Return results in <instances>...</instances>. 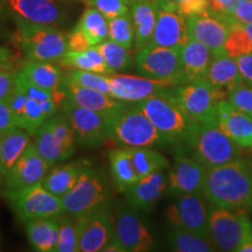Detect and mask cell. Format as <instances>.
I'll list each match as a JSON object with an SVG mask.
<instances>
[{
    "label": "cell",
    "mask_w": 252,
    "mask_h": 252,
    "mask_svg": "<svg viewBox=\"0 0 252 252\" xmlns=\"http://www.w3.org/2000/svg\"><path fill=\"white\" fill-rule=\"evenodd\" d=\"M64 99L62 88L56 93L41 89L19 70L7 102L18 127L35 135L41 126L59 112Z\"/></svg>",
    "instance_id": "1"
},
{
    "label": "cell",
    "mask_w": 252,
    "mask_h": 252,
    "mask_svg": "<svg viewBox=\"0 0 252 252\" xmlns=\"http://www.w3.org/2000/svg\"><path fill=\"white\" fill-rule=\"evenodd\" d=\"M202 193L216 207L245 210L252 207L251 165L238 159L208 168Z\"/></svg>",
    "instance_id": "2"
},
{
    "label": "cell",
    "mask_w": 252,
    "mask_h": 252,
    "mask_svg": "<svg viewBox=\"0 0 252 252\" xmlns=\"http://www.w3.org/2000/svg\"><path fill=\"white\" fill-rule=\"evenodd\" d=\"M106 137L124 147H152L165 143L145 113L137 105L122 106L105 117Z\"/></svg>",
    "instance_id": "3"
},
{
    "label": "cell",
    "mask_w": 252,
    "mask_h": 252,
    "mask_svg": "<svg viewBox=\"0 0 252 252\" xmlns=\"http://www.w3.org/2000/svg\"><path fill=\"white\" fill-rule=\"evenodd\" d=\"M165 91L188 117L198 124L217 123V106L228 99L229 94L208 81L187 82Z\"/></svg>",
    "instance_id": "4"
},
{
    "label": "cell",
    "mask_w": 252,
    "mask_h": 252,
    "mask_svg": "<svg viewBox=\"0 0 252 252\" xmlns=\"http://www.w3.org/2000/svg\"><path fill=\"white\" fill-rule=\"evenodd\" d=\"M17 41L20 49L33 61L58 62L67 52L68 35L49 25H41L14 18Z\"/></svg>",
    "instance_id": "5"
},
{
    "label": "cell",
    "mask_w": 252,
    "mask_h": 252,
    "mask_svg": "<svg viewBox=\"0 0 252 252\" xmlns=\"http://www.w3.org/2000/svg\"><path fill=\"white\" fill-rule=\"evenodd\" d=\"M135 105L162 135L165 143H186L197 123L188 117L166 91L153 94Z\"/></svg>",
    "instance_id": "6"
},
{
    "label": "cell",
    "mask_w": 252,
    "mask_h": 252,
    "mask_svg": "<svg viewBox=\"0 0 252 252\" xmlns=\"http://www.w3.org/2000/svg\"><path fill=\"white\" fill-rule=\"evenodd\" d=\"M187 145L190 157L208 168L226 165L241 159V149L217 125L196 124L188 137Z\"/></svg>",
    "instance_id": "7"
},
{
    "label": "cell",
    "mask_w": 252,
    "mask_h": 252,
    "mask_svg": "<svg viewBox=\"0 0 252 252\" xmlns=\"http://www.w3.org/2000/svg\"><path fill=\"white\" fill-rule=\"evenodd\" d=\"M35 146L50 166L70 158L75 152V134L64 115L53 116L35 133Z\"/></svg>",
    "instance_id": "8"
},
{
    "label": "cell",
    "mask_w": 252,
    "mask_h": 252,
    "mask_svg": "<svg viewBox=\"0 0 252 252\" xmlns=\"http://www.w3.org/2000/svg\"><path fill=\"white\" fill-rule=\"evenodd\" d=\"M252 235V223L245 210L217 207L209 213V237L222 251H237Z\"/></svg>",
    "instance_id": "9"
},
{
    "label": "cell",
    "mask_w": 252,
    "mask_h": 252,
    "mask_svg": "<svg viewBox=\"0 0 252 252\" xmlns=\"http://www.w3.org/2000/svg\"><path fill=\"white\" fill-rule=\"evenodd\" d=\"M5 196L19 220L23 223L36 219L56 217L63 213L61 197L47 190L41 182L5 194Z\"/></svg>",
    "instance_id": "10"
},
{
    "label": "cell",
    "mask_w": 252,
    "mask_h": 252,
    "mask_svg": "<svg viewBox=\"0 0 252 252\" xmlns=\"http://www.w3.org/2000/svg\"><path fill=\"white\" fill-rule=\"evenodd\" d=\"M106 196L102 179L88 163L74 187L61 197L62 212L72 217L83 216L102 206Z\"/></svg>",
    "instance_id": "11"
},
{
    "label": "cell",
    "mask_w": 252,
    "mask_h": 252,
    "mask_svg": "<svg viewBox=\"0 0 252 252\" xmlns=\"http://www.w3.org/2000/svg\"><path fill=\"white\" fill-rule=\"evenodd\" d=\"M135 67L141 76L187 83L182 72L181 48L147 45L137 52Z\"/></svg>",
    "instance_id": "12"
},
{
    "label": "cell",
    "mask_w": 252,
    "mask_h": 252,
    "mask_svg": "<svg viewBox=\"0 0 252 252\" xmlns=\"http://www.w3.org/2000/svg\"><path fill=\"white\" fill-rule=\"evenodd\" d=\"M167 220L175 228L209 237V214L200 193L180 195L166 210Z\"/></svg>",
    "instance_id": "13"
},
{
    "label": "cell",
    "mask_w": 252,
    "mask_h": 252,
    "mask_svg": "<svg viewBox=\"0 0 252 252\" xmlns=\"http://www.w3.org/2000/svg\"><path fill=\"white\" fill-rule=\"evenodd\" d=\"M234 23L229 15L217 14L210 9L187 18L190 39L206 45L214 55L223 54V46Z\"/></svg>",
    "instance_id": "14"
},
{
    "label": "cell",
    "mask_w": 252,
    "mask_h": 252,
    "mask_svg": "<svg viewBox=\"0 0 252 252\" xmlns=\"http://www.w3.org/2000/svg\"><path fill=\"white\" fill-rule=\"evenodd\" d=\"M78 232V251L97 252L113 238L115 224L104 207H98L86 215L76 217Z\"/></svg>",
    "instance_id": "15"
},
{
    "label": "cell",
    "mask_w": 252,
    "mask_h": 252,
    "mask_svg": "<svg viewBox=\"0 0 252 252\" xmlns=\"http://www.w3.org/2000/svg\"><path fill=\"white\" fill-rule=\"evenodd\" d=\"M61 110L70 123L75 139L82 146L96 147L106 138L105 117L93 110L82 108L64 99Z\"/></svg>",
    "instance_id": "16"
},
{
    "label": "cell",
    "mask_w": 252,
    "mask_h": 252,
    "mask_svg": "<svg viewBox=\"0 0 252 252\" xmlns=\"http://www.w3.org/2000/svg\"><path fill=\"white\" fill-rule=\"evenodd\" d=\"M110 94L113 98L125 103H138L149 98L153 94L178 86L175 82L167 80H157L146 76L135 75L115 74L109 75Z\"/></svg>",
    "instance_id": "17"
},
{
    "label": "cell",
    "mask_w": 252,
    "mask_h": 252,
    "mask_svg": "<svg viewBox=\"0 0 252 252\" xmlns=\"http://www.w3.org/2000/svg\"><path fill=\"white\" fill-rule=\"evenodd\" d=\"M50 167L52 166L37 152L35 144H31L5 174L4 194L42 182Z\"/></svg>",
    "instance_id": "18"
},
{
    "label": "cell",
    "mask_w": 252,
    "mask_h": 252,
    "mask_svg": "<svg viewBox=\"0 0 252 252\" xmlns=\"http://www.w3.org/2000/svg\"><path fill=\"white\" fill-rule=\"evenodd\" d=\"M113 239L124 252H146L153 248L154 238L143 220L132 210L124 209L115 222Z\"/></svg>",
    "instance_id": "19"
},
{
    "label": "cell",
    "mask_w": 252,
    "mask_h": 252,
    "mask_svg": "<svg viewBox=\"0 0 252 252\" xmlns=\"http://www.w3.org/2000/svg\"><path fill=\"white\" fill-rule=\"evenodd\" d=\"M208 167L193 157L179 154L168 176V186L172 194L185 195L202 193Z\"/></svg>",
    "instance_id": "20"
},
{
    "label": "cell",
    "mask_w": 252,
    "mask_h": 252,
    "mask_svg": "<svg viewBox=\"0 0 252 252\" xmlns=\"http://www.w3.org/2000/svg\"><path fill=\"white\" fill-rule=\"evenodd\" d=\"M216 122L234 143L242 149L252 150V118L236 109L228 99L217 106Z\"/></svg>",
    "instance_id": "21"
},
{
    "label": "cell",
    "mask_w": 252,
    "mask_h": 252,
    "mask_svg": "<svg viewBox=\"0 0 252 252\" xmlns=\"http://www.w3.org/2000/svg\"><path fill=\"white\" fill-rule=\"evenodd\" d=\"M61 88L65 94V99H68L69 102L82 106V108L98 112L104 117L125 105V102L113 98L110 94L81 87L68 81L65 77L63 78Z\"/></svg>",
    "instance_id": "22"
},
{
    "label": "cell",
    "mask_w": 252,
    "mask_h": 252,
    "mask_svg": "<svg viewBox=\"0 0 252 252\" xmlns=\"http://www.w3.org/2000/svg\"><path fill=\"white\" fill-rule=\"evenodd\" d=\"M18 17L32 23L56 26L63 23L64 12L54 0H7Z\"/></svg>",
    "instance_id": "23"
},
{
    "label": "cell",
    "mask_w": 252,
    "mask_h": 252,
    "mask_svg": "<svg viewBox=\"0 0 252 252\" xmlns=\"http://www.w3.org/2000/svg\"><path fill=\"white\" fill-rule=\"evenodd\" d=\"M167 179L161 172L140 178L124 191L131 207L150 212L165 193Z\"/></svg>",
    "instance_id": "24"
},
{
    "label": "cell",
    "mask_w": 252,
    "mask_h": 252,
    "mask_svg": "<svg viewBox=\"0 0 252 252\" xmlns=\"http://www.w3.org/2000/svg\"><path fill=\"white\" fill-rule=\"evenodd\" d=\"M214 58L213 52L196 40H189L181 48L182 72L187 82L204 81Z\"/></svg>",
    "instance_id": "25"
},
{
    "label": "cell",
    "mask_w": 252,
    "mask_h": 252,
    "mask_svg": "<svg viewBox=\"0 0 252 252\" xmlns=\"http://www.w3.org/2000/svg\"><path fill=\"white\" fill-rule=\"evenodd\" d=\"M131 17L134 27V48L139 52L151 42L157 23V7L152 0H132Z\"/></svg>",
    "instance_id": "26"
},
{
    "label": "cell",
    "mask_w": 252,
    "mask_h": 252,
    "mask_svg": "<svg viewBox=\"0 0 252 252\" xmlns=\"http://www.w3.org/2000/svg\"><path fill=\"white\" fill-rule=\"evenodd\" d=\"M60 223L58 216L32 220L26 223L28 242L39 252H55L59 244Z\"/></svg>",
    "instance_id": "27"
},
{
    "label": "cell",
    "mask_w": 252,
    "mask_h": 252,
    "mask_svg": "<svg viewBox=\"0 0 252 252\" xmlns=\"http://www.w3.org/2000/svg\"><path fill=\"white\" fill-rule=\"evenodd\" d=\"M204 81H208L220 89L225 90L228 94L245 84L239 74L236 60L224 54L214 55Z\"/></svg>",
    "instance_id": "28"
},
{
    "label": "cell",
    "mask_w": 252,
    "mask_h": 252,
    "mask_svg": "<svg viewBox=\"0 0 252 252\" xmlns=\"http://www.w3.org/2000/svg\"><path fill=\"white\" fill-rule=\"evenodd\" d=\"M20 71L36 87L52 93L61 90L63 82L62 69L52 62L33 61L30 60L24 63Z\"/></svg>",
    "instance_id": "29"
},
{
    "label": "cell",
    "mask_w": 252,
    "mask_h": 252,
    "mask_svg": "<svg viewBox=\"0 0 252 252\" xmlns=\"http://www.w3.org/2000/svg\"><path fill=\"white\" fill-rule=\"evenodd\" d=\"M88 163L89 162L84 160H80V161L56 166L54 169L47 173L41 184L52 194L62 197L74 187L78 180V176Z\"/></svg>",
    "instance_id": "30"
},
{
    "label": "cell",
    "mask_w": 252,
    "mask_h": 252,
    "mask_svg": "<svg viewBox=\"0 0 252 252\" xmlns=\"http://www.w3.org/2000/svg\"><path fill=\"white\" fill-rule=\"evenodd\" d=\"M58 63L60 67H64L68 69H76V70H84L97 72V74L103 75H112L115 74L106 62L104 61V58L97 49L96 46L90 47L88 50L84 52H69L67 50L65 54L59 60Z\"/></svg>",
    "instance_id": "31"
},
{
    "label": "cell",
    "mask_w": 252,
    "mask_h": 252,
    "mask_svg": "<svg viewBox=\"0 0 252 252\" xmlns=\"http://www.w3.org/2000/svg\"><path fill=\"white\" fill-rule=\"evenodd\" d=\"M30 135L20 127H15L4 134L0 156V171L4 176L31 145Z\"/></svg>",
    "instance_id": "32"
},
{
    "label": "cell",
    "mask_w": 252,
    "mask_h": 252,
    "mask_svg": "<svg viewBox=\"0 0 252 252\" xmlns=\"http://www.w3.org/2000/svg\"><path fill=\"white\" fill-rule=\"evenodd\" d=\"M111 174L116 187L119 191L124 193L130 186L139 180V176L135 172L132 162L130 152L127 147L113 150L109 153Z\"/></svg>",
    "instance_id": "33"
},
{
    "label": "cell",
    "mask_w": 252,
    "mask_h": 252,
    "mask_svg": "<svg viewBox=\"0 0 252 252\" xmlns=\"http://www.w3.org/2000/svg\"><path fill=\"white\" fill-rule=\"evenodd\" d=\"M137 175L140 178L161 172L168 167V160L150 147H127Z\"/></svg>",
    "instance_id": "34"
},
{
    "label": "cell",
    "mask_w": 252,
    "mask_h": 252,
    "mask_svg": "<svg viewBox=\"0 0 252 252\" xmlns=\"http://www.w3.org/2000/svg\"><path fill=\"white\" fill-rule=\"evenodd\" d=\"M76 26L86 33L93 46L99 45L109 37L108 19L94 7L84 11Z\"/></svg>",
    "instance_id": "35"
},
{
    "label": "cell",
    "mask_w": 252,
    "mask_h": 252,
    "mask_svg": "<svg viewBox=\"0 0 252 252\" xmlns=\"http://www.w3.org/2000/svg\"><path fill=\"white\" fill-rule=\"evenodd\" d=\"M169 243L173 250L179 252H210L215 250V247L210 238L175 228L169 235Z\"/></svg>",
    "instance_id": "36"
},
{
    "label": "cell",
    "mask_w": 252,
    "mask_h": 252,
    "mask_svg": "<svg viewBox=\"0 0 252 252\" xmlns=\"http://www.w3.org/2000/svg\"><path fill=\"white\" fill-rule=\"evenodd\" d=\"M97 49L104 58V61L113 72L124 71L133 65V58L130 49H126L111 40H105L97 45Z\"/></svg>",
    "instance_id": "37"
},
{
    "label": "cell",
    "mask_w": 252,
    "mask_h": 252,
    "mask_svg": "<svg viewBox=\"0 0 252 252\" xmlns=\"http://www.w3.org/2000/svg\"><path fill=\"white\" fill-rule=\"evenodd\" d=\"M252 53V40L241 24L235 21L230 27L228 37L223 46V54L237 59Z\"/></svg>",
    "instance_id": "38"
},
{
    "label": "cell",
    "mask_w": 252,
    "mask_h": 252,
    "mask_svg": "<svg viewBox=\"0 0 252 252\" xmlns=\"http://www.w3.org/2000/svg\"><path fill=\"white\" fill-rule=\"evenodd\" d=\"M109 39L126 49H132L134 45V27L130 13L119 15L108 20Z\"/></svg>",
    "instance_id": "39"
},
{
    "label": "cell",
    "mask_w": 252,
    "mask_h": 252,
    "mask_svg": "<svg viewBox=\"0 0 252 252\" xmlns=\"http://www.w3.org/2000/svg\"><path fill=\"white\" fill-rule=\"evenodd\" d=\"M65 78H67L68 81L72 82V83L78 84V86L81 87H86L89 88V89L100 91V93L106 94H110V93H111L109 75L71 69V71L69 72L68 76ZM110 96H111V94H110Z\"/></svg>",
    "instance_id": "40"
},
{
    "label": "cell",
    "mask_w": 252,
    "mask_h": 252,
    "mask_svg": "<svg viewBox=\"0 0 252 252\" xmlns=\"http://www.w3.org/2000/svg\"><path fill=\"white\" fill-rule=\"evenodd\" d=\"M59 244L55 252H77L78 232L76 217H61V219H59Z\"/></svg>",
    "instance_id": "41"
},
{
    "label": "cell",
    "mask_w": 252,
    "mask_h": 252,
    "mask_svg": "<svg viewBox=\"0 0 252 252\" xmlns=\"http://www.w3.org/2000/svg\"><path fill=\"white\" fill-rule=\"evenodd\" d=\"M132 0H86L89 7H94L102 13L108 20L119 15L127 14Z\"/></svg>",
    "instance_id": "42"
},
{
    "label": "cell",
    "mask_w": 252,
    "mask_h": 252,
    "mask_svg": "<svg viewBox=\"0 0 252 252\" xmlns=\"http://www.w3.org/2000/svg\"><path fill=\"white\" fill-rule=\"evenodd\" d=\"M228 100L236 109L252 118V87L243 84L236 88L229 93Z\"/></svg>",
    "instance_id": "43"
},
{
    "label": "cell",
    "mask_w": 252,
    "mask_h": 252,
    "mask_svg": "<svg viewBox=\"0 0 252 252\" xmlns=\"http://www.w3.org/2000/svg\"><path fill=\"white\" fill-rule=\"evenodd\" d=\"M17 72L11 64L0 65V102L7 99L11 94L15 84Z\"/></svg>",
    "instance_id": "44"
},
{
    "label": "cell",
    "mask_w": 252,
    "mask_h": 252,
    "mask_svg": "<svg viewBox=\"0 0 252 252\" xmlns=\"http://www.w3.org/2000/svg\"><path fill=\"white\" fill-rule=\"evenodd\" d=\"M90 47H93V45H91L89 37L77 26L68 34L67 50H69V52H84V50L89 49Z\"/></svg>",
    "instance_id": "45"
},
{
    "label": "cell",
    "mask_w": 252,
    "mask_h": 252,
    "mask_svg": "<svg viewBox=\"0 0 252 252\" xmlns=\"http://www.w3.org/2000/svg\"><path fill=\"white\" fill-rule=\"evenodd\" d=\"M178 5L179 12L185 18L190 15L203 13L209 9V1L208 0H174Z\"/></svg>",
    "instance_id": "46"
},
{
    "label": "cell",
    "mask_w": 252,
    "mask_h": 252,
    "mask_svg": "<svg viewBox=\"0 0 252 252\" xmlns=\"http://www.w3.org/2000/svg\"><path fill=\"white\" fill-rule=\"evenodd\" d=\"M229 15L239 24H252V0H236Z\"/></svg>",
    "instance_id": "47"
},
{
    "label": "cell",
    "mask_w": 252,
    "mask_h": 252,
    "mask_svg": "<svg viewBox=\"0 0 252 252\" xmlns=\"http://www.w3.org/2000/svg\"><path fill=\"white\" fill-rule=\"evenodd\" d=\"M15 127H18L17 122H15L14 115L7 99L1 100L0 102V133L5 134Z\"/></svg>",
    "instance_id": "48"
},
{
    "label": "cell",
    "mask_w": 252,
    "mask_h": 252,
    "mask_svg": "<svg viewBox=\"0 0 252 252\" xmlns=\"http://www.w3.org/2000/svg\"><path fill=\"white\" fill-rule=\"evenodd\" d=\"M238 65L239 74L247 86L252 87V53L235 59Z\"/></svg>",
    "instance_id": "49"
},
{
    "label": "cell",
    "mask_w": 252,
    "mask_h": 252,
    "mask_svg": "<svg viewBox=\"0 0 252 252\" xmlns=\"http://www.w3.org/2000/svg\"><path fill=\"white\" fill-rule=\"evenodd\" d=\"M208 1H209L210 11L220 15H229L236 0H208Z\"/></svg>",
    "instance_id": "50"
},
{
    "label": "cell",
    "mask_w": 252,
    "mask_h": 252,
    "mask_svg": "<svg viewBox=\"0 0 252 252\" xmlns=\"http://www.w3.org/2000/svg\"><path fill=\"white\" fill-rule=\"evenodd\" d=\"M12 63V53L7 48L0 47V65L11 64Z\"/></svg>",
    "instance_id": "51"
},
{
    "label": "cell",
    "mask_w": 252,
    "mask_h": 252,
    "mask_svg": "<svg viewBox=\"0 0 252 252\" xmlns=\"http://www.w3.org/2000/svg\"><path fill=\"white\" fill-rule=\"evenodd\" d=\"M237 252H252V235L245 239V241L239 245Z\"/></svg>",
    "instance_id": "52"
},
{
    "label": "cell",
    "mask_w": 252,
    "mask_h": 252,
    "mask_svg": "<svg viewBox=\"0 0 252 252\" xmlns=\"http://www.w3.org/2000/svg\"><path fill=\"white\" fill-rule=\"evenodd\" d=\"M252 40V24H241Z\"/></svg>",
    "instance_id": "53"
},
{
    "label": "cell",
    "mask_w": 252,
    "mask_h": 252,
    "mask_svg": "<svg viewBox=\"0 0 252 252\" xmlns=\"http://www.w3.org/2000/svg\"><path fill=\"white\" fill-rule=\"evenodd\" d=\"M2 138H4V134L0 133V156H1V147H2Z\"/></svg>",
    "instance_id": "54"
},
{
    "label": "cell",
    "mask_w": 252,
    "mask_h": 252,
    "mask_svg": "<svg viewBox=\"0 0 252 252\" xmlns=\"http://www.w3.org/2000/svg\"><path fill=\"white\" fill-rule=\"evenodd\" d=\"M2 176H4V175H2L1 171H0V184H1V179H2Z\"/></svg>",
    "instance_id": "55"
},
{
    "label": "cell",
    "mask_w": 252,
    "mask_h": 252,
    "mask_svg": "<svg viewBox=\"0 0 252 252\" xmlns=\"http://www.w3.org/2000/svg\"><path fill=\"white\" fill-rule=\"evenodd\" d=\"M78 1H83V2H86V0H78Z\"/></svg>",
    "instance_id": "56"
},
{
    "label": "cell",
    "mask_w": 252,
    "mask_h": 252,
    "mask_svg": "<svg viewBox=\"0 0 252 252\" xmlns=\"http://www.w3.org/2000/svg\"><path fill=\"white\" fill-rule=\"evenodd\" d=\"M0 11H1V7H0Z\"/></svg>",
    "instance_id": "57"
},
{
    "label": "cell",
    "mask_w": 252,
    "mask_h": 252,
    "mask_svg": "<svg viewBox=\"0 0 252 252\" xmlns=\"http://www.w3.org/2000/svg\"><path fill=\"white\" fill-rule=\"evenodd\" d=\"M251 168H252V163H251Z\"/></svg>",
    "instance_id": "58"
},
{
    "label": "cell",
    "mask_w": 252,
    "mask_h": 252,
    "mask_svg": "<svg viewBox=\"0 0 252 252\" xmlns=\"http://www.w3.org/2000/svg\"><path fill=\"white\" fill-rule=\"evenodd\" d=\"M251 208H252V207H251Z\"/></svg>",
    "instance_id": "59"
}]
</instances>
